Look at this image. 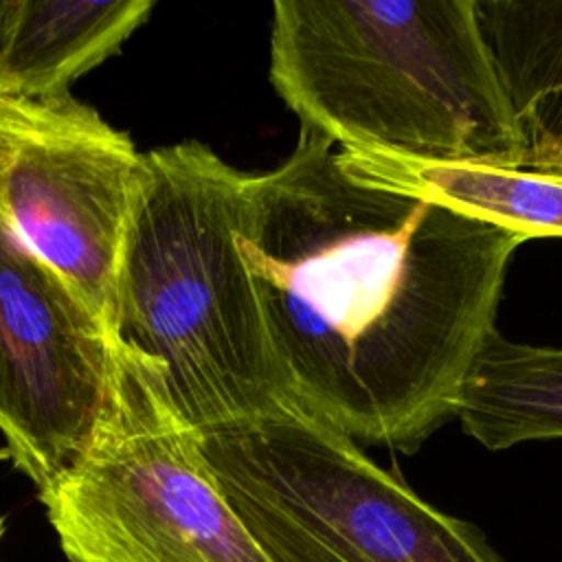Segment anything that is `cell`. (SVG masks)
I'll return each mask as SVG.
<instances>
[{"label":"cell","instance_id":"6da1fadb","mask_svg":"<svg viewBox=\"0 0 562 562\" xmlns=\"http://www.w3.org/2000/svg\"><path fill=\"white\" fill-rule=\"evenodd\" d=\"M237 241L294 404L406 454L454 417L525 244L358 178L307 127L281 165L246 176Z\"/></svg>","mask_w":562,"mask_h":562},{"label":"cell","instance_id":"7a4b0ae2","mask_svg":"<svg viewBox=\"0 0 562 562\" xmlns=\"http://www.w3.org/2000/svg\"><path fill=\"white\" fill-rule=\"evenodd\" d=\"M246 176L200 140L147 151L121 250L110 334L193 432L296 406L237 241Z\"/></svg>","mask_w":562,"mask_h":562},{"label":"cell","instance_id":"3957f363","mask_svg":"<svg viewBox=\"0 0 562 562\" xmlns=\"http://www.w3.org/2000/svg\"><path fill=\"white\" fill-rule=\"evenodd\" d=\"M270 83L340 151L472 160L522 149L476 0H277Z\"/></svg>","mask_w":562,"mask_h":562},{"label":"cell","instance_id":"277c9868","mask_svg":"<svg viewBox=\"0 0 562 562\" xmlns=\"http://www.w3.org/2000/svg\"><path fill=\"white\" fill-rule=\"evenodd\" d=\"M195 439L266 562H503L481 529L299 406Z\"/></svg>","mask_w":562,"mask_h":562},{"label":"cell","instance_id":"5b68a950","mask_svg":"<svg viewBox=\"0 0 562 562\" xmlns=\"http://www.w3.org/2000/svg\"><path fill=\"white\" fill-rule=\"evenodd\" d=\"M40 501L68 562H266L215 485L195 432L116 340L94 441Z\"/></svg>","mask_w":562,"mask_h":562},{"label":"cell","instance_id":"8992f818","mask_svg":"<svg viewBox=\"0 0 562 562\" xmlns=\"http://www.w3.org/2000/svg\"><path fill=\"white\" fill-rule=\"evenodd\" d=\"M145 154L70 92L0 97V220L110 329Z\"/></svg>","mask_w":562,"mask_h":562},{"label":"cell","instance_id":"52a82bcc","mask_svg":"<svg viewBox=\"0 0 562 562\" xmlns=\"http://www.w3.org/2000/svg\"><path fill=\"white\" fill-rule=\"evenodd\" d=\"M112 375L110 329L0 220V432L37 494L88 454Z\"/></svg>","mask_w":562,"mask_h":562},{"label":"cell","instance_id":"ba28073f","mask_svg":"<svg viewBox=\"0 0 562 562\" xmlns=\"http://www.w3.org/2000/svg\"><path fill=\"white\" fill-rule=\"evenodd\" d=\"M358 178L520 235L562 237V158L518 149L472 160L340 151Z\"/></svg>","mask_w":562,"mask_h":562},{"label":"cell","instance_id":"9c48e42d","mask_svg":"<svg viewBox=\"0 0 562 562\" xmlns=\"http://www.w3.org/2000/svg\"><path fill=\"white\" fill-rule=\"evenodd\" d=\"M151 0H18L0 66V97L48 99L114 55Z\"/></svg>","mask_w":562,"mask_h":562},{"label":"cell","instance_id":"30bf717a","mask_svg":"<svg viewBox=\"0 0 562 562\" xmlns=\"http://www.w3.org/2000/svg\"><path fill=\"white\" fill-rule=\"evenodd\" d=\"M454 417L487 450L562 439V347L516 342L496 329L463 382Z\"/></svg>","mask_w":562,"mask_h":562},{"label":"cell","instance_id":"8fae6325","mask_svg":"<svg viewBox=\"0 0 562 562\" xmlns=\"http://www.w3.org/2000/svg\"><path fill=\"white\" fill-rule=\"evenodd\" d=\"M522 147L562 158V2L476 0Z\"/></svg>","mask_w":562,"mask_h":562},{"label":"cell","instance_id":"7c38bea8","mask_svg":"<svg viewBox=\"0 0 562 562\" xmlns=\"http://www.w3.org/2000/svg\"><path fill=\"white\" fill-rule=\"evenodd\" d=\"M15 11H18V0H0V66L7 53V44H9V35H11V26L15 20Z\"/></svg>","mask_w":562,"mask_h":562},{"label":"cell","instance_id":"4fadbf2b","mask_svg":"<svg viewBox=\"0 0 562 562\" xmlns=\"http://www.w3.org/2000/svg\"><path fill=\"white\" fill-rule=\"evenodd\" d=\"M2 533H4V520L0 518V540H2Z\"/></svg>","mask_w":562,"mask_h":562}]
</instances>
